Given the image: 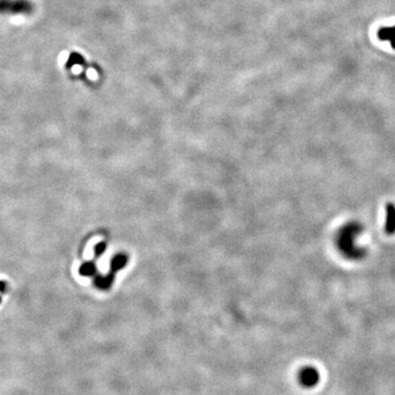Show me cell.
<instances>
[{"label":"cell","instance_id":"6da1fadb","mask_svg":"<svg viewBox=\"0 0 395 395\" xmlns=\"http://www.w3.org/2000/svg\"><path fill=\"white\" fill-rule=\"evenodd\" d=\"M319 372L314 367H304L299 373V381L304 387H314L319 382Z\"/></svg>","mask_w":395,"mask_h":395},{"label":"cell","instance_id":"7a4b0ae2","mask_svg":"<svg viewBox=\"0 0 395 395\" xmlns=\"http://www.w3.org/2000/svg\"><path fill=\"white\" fill-rule=\"evenodd\" d=\"M377 38L380 41L390 42L392 49L395 50V26L393 27H383L377 31Z\"/></svg>","mask_w":395,"mask_h":395},{"label":"cell","instance_id":"3957f363","mask_svg":"<svg viewBox=\"0 0 395 395\" xmlns=\"http://www.w3.org/2000/svg\"><path fill=\"white\" fill-rule=\"evenodd\" d=\"M387 230L395 231V210L392 209L388 212V221H387Z\"/></svg>","mask_w":395,"mask_h":395}]
</instances>
